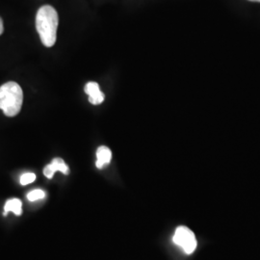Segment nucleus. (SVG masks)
Instances as JSON below:
<instances>
[{
	"mask_svg": "<svg viewBox=\"0 0 260 260\" xmlns=\"http://www.w3.org/2000/svg\"><path fill=\"white\" fill-rule=\"evenodd\" d=\"M23 103V92L19 84L13 81L0 87V109L7 117H15L20 112Z\"/></svg>",
	"mask_w": 260,
	"mask_h": 260,
	"instance_id": "obj_2",
	"label": "nucleus"
},
{
	"mask_svg": "<svg viewBox=\"0 0 260 260\" xmlns=\"http://www.w3.org/2000/svg\"><path fill=\"white\" fill-rule=\"evenodd\" d=\"M85 93L89 95V102L93 104L98 105L103 103L105 95L101 91L100 86L96 82H88L85 86Z\"/></svg>",
	"mask_w": 260,
	"mask_h": 260,
	"instance_id": "obj_5",
	"label": "nucleus"
},
{
	"mask_svg": "<svg viewBox=\"0 0 260 260\" xmlns=\"http://www.w3.org/2000/svg\"><path fill=\"white\" fill-rule=\"evenodd\" d=\"M45 197H46V193L40 189L33 190L27 194L28 201H30V202H36L39 200H43Z\"/></svg>",
	"mask_w": 260,
	"mask_h": 260,
	"instance_id": "obj_8",
	"label": "nucleus"
},
{
	"mask_svg": "<svg viewBox=\"0 0 260 260\" xmlns=\"http://www.w3.org/2000/svg\"><path fill=\"white\" fill-rule=\"evenodd\" d=\"M12 211L19 216L22 212V203L19 199H11L4 206V215L6 216L8 212Z\"/></svg>",
	"mask_w": 260,
	"mask_h": 260,
	"instance_id": "obj_7",
	"label": "nucleus"
},
{
	"mask_svg": "<svg viewBox=\"0 0 260 260\" xmlns=\"http://www.w3.org/2000/svg\"><path fill=\"white\" fill-rule=\"evenodd\" d=\"M36 176L33 173H26L20 177V184L21 185H27L35 181Z\"/></svg>",
	"mask_w": 260,
	"mask_h": 260,
	"instance_id": "obj_9",
	"label": "nucleus"
},
{
	"mask_svg": "<svg viewBox=\"0 0 260 260\" xmlns=\"http://www.w3.org/2000/svg\"><path fill=\"white\" fill-rule=\"evenodd\" d=\"M112 152L109 148L102 146L96 150V162L95 166L98 169H103L111 162Z\"/></svg>",
	"mask_w": 260,
	"mask_h": 260,
	"instance_id": "obj_6",
	"label": "nucleus"
},
{
	"mask_svg": "<svg viewBox=\"0 0 260 260\" xmlns=\"http://www.w3.org/2000/svg\"><path fill=\"white\" fill-rule=\"evenodd\" d=\"M59 17L56 10L50 5L41 7L36 16V28L45 47L55 45Z\"/></svg>",
	"mask_w": 260,
	"mask_h": 260,
	"instance_id": "obj_1",
	"label": "nucleus"
},
{
	"mask_svg": "<svg viewBox=\"0 0 260 260\" xmlns=\"http://www.w3.org/2000/svg\"><path fill=\"white\" fill-rule=\"evenodd\" d=\"M173 241L181 247L187 254H191L197 248V239L194 233L186 226H178L174 235Z\"/></svg>",
	"mask_w": 260,
	"mask_h": 260,
	"instance_id": "obj_3",
	"label": "nucleus"
},
{
	"mask_svg": "<svg viewBox=\"0 0 260 260\" xmlns=\"http://www.w3.org/2000/svg\"><path fill=\"white\" fill-rule=\"evenodd\" d=\"M4 31V25H3V20L0 18V35L3 33Z\"/></svg>",
	"mask_w": 260,
	"mask_h": 260,
	"instance_id": "obj_10",
	"label": "nucleus"
},
{
	"mask_svg": "<svg viewBox=\"0 0 260 260\" xmlns=\"http://www.w3.org/2000/svg\"><path fill=\"white\" fill-rule=\"evenodd\" d=\"M250 1H253V2H260V0H250Z\"/></svg>",
	"mask_w": 260,
	"mask_h": 260,
	"instance_id": "obj_11",
	"label": "nucleus"
},
{
	"mask_svg": "<svg viewBox=\"0 0 260 260\" xmlns=\"http://www.w3.org/2000/svg\"><path fill=\"white\" fill-rule=\"evenodd\" d=\"M56 172H61L64 175H69L70 169L67 166L65 161L62 158H54L50 164L44 169V175L48 178L51 179Z\"/></svg>",
	"mask_w": 260,
	"mask_h": 260,
	"instance_id": "obj_4",
	"label": "nucleus"
}]
</instances>
